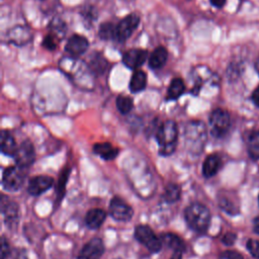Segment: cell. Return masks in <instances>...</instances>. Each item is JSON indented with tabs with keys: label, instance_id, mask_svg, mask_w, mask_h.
I'll use <instances>...</instances> for the list:
<instances>
[{
	"label": "cell",
	"instance_id": "1",
	"mask_svg": "<svg viewBox=\"0 0 259 259\" xmlns=\"http://www.w3.org/2000/svg\"><path fill=\"white\" fill-rule=\"evenodd\" d=\"M156 140L159 145V154L170 156L176 149L178 140L177 124L174 120L168 119L162 122L156 132Z\"/></svg>",
	"mask_w": 259,
	"mask_h": 259
},
{
	"label": "cell",
	"instance_id": "13",
	"mask_svg": "<svg viewBox=\"0 0 259 259\" xmlns=\"http://www.w3.org/2000/svg\"><path fill=\"white\" fill-rule=\"evenodd\" d=\"M104 253V245L101 239L93 238L84 245L77 259H99Z\"/></svg>",
	"mask_w": 259,
	"mask_h": 259
},
{
	"label": "cell",
	"instance_id": "5",
	"mask_svg": "<svg viewBox=\"0 0 259 259\" xmlns=\"http://www.w3.org/2000/svg\"><path fill=\"white\" fill-rule=\"evenodd\" d=\"M135 238L152 253L159 252L163 246L160 237L156 236L154 231L146 225H140L135 228Z\"/></svg>",
	"mask_w": 259,
	"mask_h": 259
},
{
	"label": "cell",
	"instance_id": "21",
	"mask_svg": "<svg viewBox=\"0 0 259 259\" xmlns=\"http://www.w3.org/2000/svg\"><path fill=\"white\" fill-rule=\"evenodd\" d=\"M160 239L163 245L167 246L168 248H171L174 252L183 253L186 249L183 240L173 233H164L160 236Z\"/></svg>",
	"mask_w": 259,
	"mask_h": 259
},
{
	"label": "cell",
	"instance_id": "41",
	"mask_svg": "<svg viewBox=\"0 0 259 259\" xmlns=\"http://www.w3.org/2000/svg\"><path fill=\"white\" fill-rule=\"evenodd\" d=\"M255 69H256V71H257V73L259 75V59L255 62Z\"/></svg>",
	"mask_w": 259,
	"mask_h": 259
},
{
	"label": "cell",
	"instance_id": "40",
	"mask_svg": "<svg viewBox=\"0 0 259 259\" xmlns=\"http://www.w3.org/2000/svg\"><path fill=\"white\" fill-rule=\"evenodd\" d=\"M16 259H28V258H27V256H26L25 252H23V251H22L21 253H19V254L17 255Z\"/></svg>",
	"mask_w": 259,
	"mask_h": 259
},
{
	"label": "cell",
	"instance_id": "22",
	"mask_svg": "<svg viewBox=\"0 0 259 259\" xmlns=\"http://www.w3.org/2000/svg\"><path fill=\"white\" fill-rule=\"evenodd\" d=\"M147 86V74L140 69L135 70V72L132 75L128 87L131 92L133 93H139L143 91Z\"/></svg>",
	"mask_w": 259,
	"mask_h": 259
},
{
	"label": "cell",
	"instance_id": "17",
	"mask_svg": "<svg viewBox=\"0 0 259 259\" xmlns=\"http://www.w3.org/2000/svg\"><path fill=\"white\" fill-rule=\"evenodd\" d=\"M106 219V212L101 208L90 209L85 217V223L91 230L99 229Z\"/></svg>",
	"mask_w": 259,
	"mask_h": 259
},
{
	"label": "cell",
	"instance_id": "35",
	"mask_svg": "<svg viewBox=\"0 0 259 259\" xmlns=\"http://www.w3.org/2000/svg\"><path fill=\"white\" fill-rule=\"evenodd\" d=\"M236 239H237V235L233 232H228L224 235L223 239H222V242L226 245V246H232L234 245V243L236 242Z\"/></svg>",
	"mask_w": 259,
	"mask_h": 259
},
{
	"label": "cell",
	"instance_id": "18",
	"mask_svg": "<svg viewBox=\"0 0 259 259\" xmlns=\"http://www.w3.org/2000/svg\"><path fill=\"white\" fill-rule=\"evenodd\" d=\"M168 60V52L166 48L157 47L149 57V66L151 69L157 70L162 68Z\"/></svg>",
	"mask_w": 259,
	"mask_h": 259
},
{
	"label": "cell",
	"instance_id": "26",
	"mask_svg": "<svg viewBox=\"0 0 259 259\" xmlns=\"http://www.w3.org/2000/svg\"><path fill=\"white\" fill-rule=\"evenodd\" d=\"M70 173H71V168L66 167L60 174V177H59V180L57 183V187H56V194H57L58 202H60L63 199V197L66 193V185H67Z\"/></svg>",
	"mask_w": 259,
	"mask_h": 259
},
{
	"label": "cell",
	"instance_id": "4",
	"mask_svg": "<svg viewBox=\"0 0 259 259\" xmlns=\"http://www.w3.org/2000/svg\"><path fill=\"white\" fill-rule=\"evenodd\" d=\"M210 134L215 138H223L227 135L231 126V117L227 110L215 108L209 115Z\"/></svg>",
	"mask_w": 259,
	"mask_h": 259
},
{
	"label": "cell",
	"instance_id": "12",
	"mask_svg": "<svg viewBox=\"0 0 259 259\" xmlns=\"http://www.w3.org/2000/svg\"><path fill=\"white\" fill-rule=\"evenodd\" d=\"M89 47L88 39L80 34L71 35L65 46V51L70 55V57L77 58L83 55Z\"/></svg>",
	"mask_w": 259,
	"mask_h": 259
},
{
	"label": "cell",
	"instance_id": "2",
	"mask_svg": "<svg viewBox=\"0 0 259 259\" xmlns=\"http://www.w3.org/2000/svg\"><path fill=\"white\" fill-rule=\"evenodd\" d=\"M185 147L192 155H199L206 143L207 134L204 123L200 120H191L187 123L184 132Z\"/></svg>",
	"mask_w": 259,
	"mask_h": 259
},
{
	"label": "cell",
	"instance_id": "20",
	"mask_svg": "<svg viewBox=\"0 0 259 259\" xmlns=\"http://www.w3.org/2000/svg\"><path fill=\"white\" fill-rule=\"evenodd\" d=\"M93 152L101 157L103 160H113L118 155V149L113 147L110 143H97L93 146Z\"/></svg>",
	"mask_w": 259,
	"mask_h": 259
},
{
	"label": "cell",
	"instance_id": "28",
	"mask_svg": "<svg viewBox=\"0 0 259 259\" xmlns=\"http://www.w3.org/2000/svg\"><path fill=\"white\" fill-rule=\"evenodd\" d=\"M181 195V188L178 184L175 183H168L167 186L165 187L164 193H163V198L166 202L172 203L177 201L180 198Z\"/></svg>",
	"mask_w": 259,
	"mask_h": 259
},
{
	"label": "cell",
	"instance_id": "29",
	"mask_svg": "<svg viewBox=\"0 0 259 259\" xmlns=\"http://www.w3.org/2000/svg\"><path fill=\"white\" fill-rule=\"evenodd\" d=\"M116 107L121 114H127L134 107V101L131 97L125 95H119L115 101Z\"/></svg>",
	"mask_w": 259,
	"mask_h": 259
},
{
	"label": "cell",
	"instance_id": "30",
	"mask_svg": "<svg viewBox=\"0 0 259 259\" xmlns=\"http://www.w3.org/2000/svg\"><path fill=\"white\" fill-rule=\"evenodd\" d=\"M219 206L222 210L230 215H236L240 211L239 207L234 203V201L226 196H222L219 198Z\"/></svg>",
	"mask_w": 259,
	"mask_h": 259
},
{
	"label": "cell",
	"instance_id": "39",
	"mask_svg": "<svg viewBox=\"0 0 259 259\" xmlns=\"http://www.w3.org/2000/svg\"><path fill=\"white\" fill-rule=\"evenodd\" d=\"M170 259H182V253L181 252H174L173 255L170 257Z\"/></svg>",
	"mask_w": 259,
	"mask_h": 259
},
{
	"label": "cell",
	"instance_id": "27",
	"mask_svg": "<svg viewBox=\"0 0 259 259\" xmlns=\"http://www.w3.org/2000/svg\"><path fill=\"white\" fill-rule=\"evenodd\" d=\"M115 25L112 22H103L98 29V36L103 40H115L116 30Z\"/></svg>",
	"mask_w": 259,
	"mask_h": 259
},
{
	"label": "cell",
	"instance_id": "25",
	"mask_svg": "<svg viewBox=\"0 0 259 259\" xmlns=\"http://www.w3.org/2000/svg\"><path fill=\"white\" fill-rule=\"evenodd\" d=\"M247 152L252 161L259 160V132H253L248 136Z\"/></svg>",
	"mask_w": 259,
	"mask_h": 259
},
{
	"label": "cell",
	"instance_id": "37",
	"mask_svg": "<svg viewBox=\"0 0 259 259\" xmlns=\"http://www.w3.org/2000/svg\"><path fill=\"white\" fill-rule=\"evenodd\" d=\"M209 1L217 8H222L226 3V0H209Z\"/></svg>",
	"mask_w": 259,
	"mask_h": 259
},
{
	"label": "cell",
	"instance_id": "10",
	"mask_svg": "<svg viewBox=\"0 0 259 259\" xmlns=\"http://www.w3.org/2000/svg\"><path fill=\"white\" fill-rule=\"evenodd\" d=\"M1 211L4 215V221L7 227L13 229L17 226L19 218V208L17 203L9 200L5 195L1 198Z\"/></svg>",
	"mask_w": 259,
	"mask_h": 259
},
{
	"label": "cell",
	"instance_id": "31",
	"mask_svg": "<svg viewBox=\"0 0 259 259\" xmlns=\"http://www.w3.org/2000/svg\"><path fill=\"white\" fill-rule=\"evenodd\" d=\"M59 41H60L59 38H57L54 34H52L51 32H49V33L44 37L42 47L46 48V49L49 50V51H53V50H55V49L57 48Z\"/></svg>",
	"mask_w": 259,
	"mask_h": 259
},
{
	"label": "cell",
	"instance_id": "42",
	"mask_svg": "<svg viewBox=\"0 0 259 259\" xmlns=\"http://www.w3.org/2000/svg\"><path fill=\"white\" fill-rule=\"evenodd\" d=\"M258 200H259V199H258Z\"/></svg>",
	"mask_w": 259,
	"mask_h": 259
},
{
	"label": "cell",
	"instance_id": "15",
	"mask_svg": "<svg viewBox=\"0 0 259 259\" xmlns=\"http://www.w3.org/2000/svg\"><path fill=\"white\" fill-rule=\"evenodd\" d=\"M8 40L16 46H23L32 38L31 30L24 25H16L7 31Z\"/></svg>",
	"mask_w": 259,
	"mask_h": 259
},
{
	"label": "cell",
	"instance_id": "32",
	"mask_svg": "<svg viewBox=\"0 0 259 259\" xmlns=\"http://www.w3.org/2000/svg\"><path fill=\"white\" fill-rule=\"evenodd\" d=\"M246 248L254 258L259 259V241L258 240L249 239L246 243Z\"/></svg>",
	"mask_w": 259,
	"mask_h": 259
},
{
	"label": "cell",
	"instance_id": "6",
	"mask_svg": "<svg viewBox=\"0 0 259 259\" xmlns=\"http://www.w3.org/2000/svg\"><path fill=\"white\" fill-rule=\"evenodd\" d=\"M24 169L19 166H10L3 171L2 185L8 191H17L23 184L25 174Z\"/></svg>",
	"mask_w": 259,
	"mask_h": 259
},
{
	"label": "cell",
	"instance_id": "33",
	"mask_svg": "<svg viewBox=\"0 0 259 259\" xmlns=\"http://www.w3.org/2000/svg\"><path fill=\"white\" fill-rule=\"evenodd\" d=\"M221 259H244L243 255L235 250H226L221 253Z\"/></svg>",
	"mask_w": 259,
	"mask_h": 259
},
{
	"label": "cell",
	"instance_id": "14",
	"mask_svg": "<svg viewBox=\"0 0 259 259\" xmlns=\"http://www.w3.org/2000/svg\"><path fill=\"white\" fill-rule=\"evenodd\" d=\"M54 179L47 175H38L32 177L27 185V191L33 196L40 195L52 187Z\"/></svg>",
	"mask_w": 259,
	"mask_h": 259
},
{
	"label": "cell",
	"instance_id": "23",
	"mask_svg": "<svg viewBox=\"0 0 259 259\" xmlns=\"http://www.w3.org/2000/svg\"><path fill=\"white\" fill-rule=\"evenodd\" d=\"M87 66H88L91 73L101 75L105 72V70L108 66V62L106 61V59L101 54L94 53L90 57V60L87 63Z\"/></svg>",
	"mask_w": 259,
	"mask_h": 259
},
{
	"label": "cell",
	"instance_id": "8",
	"mask_svg": "<svg viewBox=\"0 0 259 259\" xmlns=\"http://www.w3.org/2000/svg\"><path fill=\"white\" fill-rule=\"evenodd\" d=\"M14 161L20 168H28L35 160L34 147L29 141H23L18 147L13 156Z\"/></svg>",
	"mask_w": 259,
	"mask_h": 259
},
{
	"label": "cell",
	"instance_id": "16",
	"mask_svg": "<svg viewBox=\"0 0 259 259\" xmlns=\"http://www.w3.org/2000/svg\"><path fill=\"white\" fill-rule=\"evenodd\" d=\"M222 159L218 154L208 155L202 164V175L206 178L214 176L221 169Z\"/></svg>",
	"mask_w": 259,
	"mask_h": 259
},
{
	"label": "cell",
	"instance_id": "9",
	"mask_svg": "<svg viewBox=\"0 0 259 259\" xmlns=\"http://www.w3.org/2000/svg\"><path fill=\"white\" fill-rule=\"evenodd\" d=\"M109 214L118 222H128L132 220L134 210L122 198L118 196L112 197L109 204Z\"/></svg>",
	"mask_w": 259,
	"mask_h": 259
},
{
	"label": "cell",
	"instance_id": "38",
	"mask_svg": "<svg viewBox=\"0 0 259 259\" xmlns=\"http://www.w3.org/2000/svg\"><path fill=\"white\" fill-rule=\"evenodd\" d=\"M253 230L256 234L259 235V214L253 220Z\"/></svg>",
	"mask_w": 259,
	"mask_h": 259
},
{
	"label": "cell",
	"instance_id": "36",
	"mask_svg": "<svg viewBox=\"0 0 259 259\" xmlns=\"http://www.w3.org/2000/svg\"><path fill=\"white\" fill-rule=\"evenodd\" d=\"M252 100L254 102V104L259 107V86L254 90L253 94H252Z\"/></svg>",
	"mask_w": 259,
	"mask_h": 259
},
{
	"label": "cell",
	"instance_id": "24",
	"mask_svg": "<svg viewBox=\"0 0 259 259\" xmlns=\"http://www.w3.org/2000/svg\"><path fill=\"white\" fill-rule=\"evenodd\" d=\"M185 91V84L181 78L172 79L168 90H167V99L168 100H176L178 99Z\"/></svg>",
	"mask_w": 259,
	"mask_h": 259
},
{
	"label": "cell",
	"instance_id": "11",
	"mask_svg": "<svg viewBox=\"0 0 259 259\" xmlns=\"http://www.w3.org/2000/svg\"><path fill=\"white\" fill-rule=\"evenodd\" d=\"M148 58V52L143 49H132L123 53L121 61L123 65L130 69H139Z\"/></svg>",
	"mask_w": 259,
	"mask_h": 259
},
{
	"label": "cell",
	"instance_id": "34",
	"mask_svg": "<svg viewBox=\"0 0 259 259\" xmlns=\"http://www.w3.org/2000/svg\"><path fill=\"white\" fill-rule=\"evenodd\" d=\"M10 255V246L5 237L1 238V259H6Z\"/></svg>",
	"mask_w": 259,
	"mask_h": 259
},
{
	"label": "cell",
	"instance_id": "3",
	"mask_svg": "<svg viewBox=\"0 0 259 259\" xmlns=\"http://www.w3.org/2000/svg\"><path fill=\"white\" fill-rule=\"evenodd\" d=\"M184 218L187 226L198 233H204L210 223L209 209L200 202L189 204L184 210Z\"/></svg>",
	"mask_w": 259,
	"mask_h": 259
},
{
	"label": "cell",
	"instance_id": "19",
	"mask_svg": "<svg viewBox=\"0 0 259 259\" xmlns=\"http://www.w3.org/2000/svg\"><path fill=\"white\" fill-rule=\"evenodd\" d=\"M0 147H1V152L6 155V156H11L13 157L16 150H17V145L16 142L13 138V136L8 132L3 130L0 135Z\"/></svg>",
	"mask_w": 259,
	"mask_h": 259
},
{
	"label": "cell",
	"instance_id": "7",
	"mask_svg": "<svg viewBox=\"0 0 259 259\" xmlns=\"http://www.w3.org/2000/svg\"><path fill=\"white\" fill-rule=\"evenodd\" d=\"M140 24V16L131 13L124 16L116 25H115V30H116V39L119 42L125 41L132 34L133 32L138 28Z\"/></svg>",
	"mask_w": 259,
	"mask_h": 259
}]
</instances>
